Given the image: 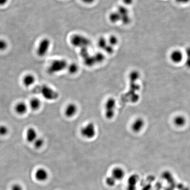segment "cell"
Returning a JSON list of instances; mask_svg holds the SVG:
<instances>
[{"label":"cell","instance_id":"1","mask_svg":"<svg viewBox=\"0 0 190 190\" xmlns=\"http://www.w3.org/2000/svg\"><path fill=\"white\" fill-rule=\"evenodd\" d=\"M140 73L138 71L134 70L130 72L129 75V90L122 97L123 100L131 102H137L139 100V95L137 93L139 89V85L137 82L140 78Z\"/></svg>","mask_w":190,"mask_h":190},{"label":"cell","instance_id":"2","mask_svg":"<svg viewBox=\"0 0 190 190\" xmlns=\"http://www.w3.org/2000/svg\"><path fill=\"white\" fill-rule=\"evenodd\" d=\"M33 93L39 94L47 100H56L59 97V94L56 90L46 85H37L33 89Z\"/></svg>","mask_w":190,"mask_h":190},{"label":"cell","instance_id":"3","mask_svg":"<svg viewBox=\"0 0 190 190\" xmlns=\"http://www.w3.org/2000/svg\"><path fill=\"white\" fill-rule=\"evenodd\" d=\"M68 63L63 59H56L51 61L47 68V72L50 75L59 73L67 68Z\"/></svg>","mask_w":190,"mask_h":190},{"label":"cell","instance_id":"4","mask_svg":"<svg viewBox=\"0 0 190 190\" xmlns=\"http://www.w3.org/2000/svg\"><path fill=\"white\" fill-rule=\"evenodd\" d=\"M116 107V100L114 98L109 97L106 100L104 105V113L107 119L111 120L114 118Z\"/></svg>","mask_w":190,"mask_h":190},{"label":"cell","instance_id":"5","mask_svg":"<svg viewBox=\"0 0 190 190\" xmlns=\"http://www.w3.org/2000/svg\"><path fill=\"white\" fill-rule=\"evenodd\" d=\"M80 134L85 139H93L96 134V128L93 122H89L80 128Z\"/></svg>","mask_w":190,"mask_h":190},{"label":"cell","instance_id":"6","mask_svg":"<svg viewBox=\"0 0 190 190\" xmlns=\"http://www.w3.org/2000/svg\"><path fill=\"white\" fill-rule=\"evenodd\" d=\"M70 43L73 46L80 49L87 47L91 44V41L89 38L80 34H75L71 36Z\"/></svg>","mask_w":190,"mask_h":190},{"label":"cell","instance_id":"7","mask_svg":"<svg viewBox=\"0 0 190 190\" xmlns=\"http://www.w3.org/2000/svg\"><path fill=\"white\" fill-rule=\"evenodd\" d=\"M51 45V41L49 38H45L42 39L37 47V55L40 57H43L46 56L49 51Z\"/></svg>","mask_w":190,"mask_h":190},{"label":"cell","instance_id":"8","mask_svg":"<svg viewBox=\"0 0 190 190\" xmlns=\"http://www.w3.org/2000/svg\"><path fill=\"white\" fill-rule=\"evenodd\" d=\"M117 11L121 16V22L122 24L124 25L129 24L131 19L127 7L123 5H119L117 7Z\"/></svg>","mask_w":190,"mask_h":190},{"label":"cell","instance_id":"9","mask_svg":"<svg viewBox=\"0 0 190 190\" xmlns=\"http://www.w3.org/2000/svg\"><path fill=\"white\" fill-rule=\"evenodd\" d=\"M78 111V107L76 104L70 103L66 105L64 109V114L68 118L75 117Z\"/></svg>","mask_w":190,"mask_h":190},{"label":"cell","instance_id":"10","mask_svg":"<svg viewBox=\"0 0 190 190\" xmlns=\"http://www.w3.org/2000/svg\"><path fill=\"white\" fill-rule=\"evenodd\" d=\"M144 124L145 122L143 119L141 118H137L131 124L132 131L135 133H139L144 128Z\"/></svg>","mask_w":190,"mask_h":190},{"label":"cell","instance_id":"11","mask_svg":"<svg viewBox=\"0 0 190 190\" xmlns=\"http://www.w3.org/2000/svg\"><path fill=\"white\" fill-rule=\"evenodd\" d=\"M171 61L175 64L181 63L183 60V54L182 51L179 50H174L170 55Z\"/></svg>","mask_w":190,"mask_h":190},{"label":"cell","instance_id":"12","mask_svg":"<svg viewBox=\"0 0 190 190\" xmlns=\"http://www.w3.org/2000/svg\"><path fill=\"white\" fill-rule=\"evenodd\" d=\"M38 137L36 130L33 127L28 129L26 133V138L29 143H34Z\"/></svg>","mask_w":190,"mask_h":190},{"label":"cell","instance_id":"13","mask_svg":"<svg viewBox=\"0 0 190 190\" xmlns=\"http://www.w3.org/2000/svg\"><path fill=\"white\" fill-rule=\"evenodd\" d=\"M35 177L38 181L43 182L48 179L49 174L45 168H39L36 171Z\"/></svg>","mask_w":190,"mask_h":190},{"label":"cell","instance_id":"14","mask_svg":"<svg viewBox=\"0 0 190 190\" xmlns=\"http://www.w3.org/2000/svg\"><path fill=\"white\" fill-rule=\"evenodd\" d=\"M111 176L117 180H121L124 178L125 172L122 168L115 167L113 168L111 172Z\"/></svg>","mask_w":190,"mask_h":190},{"label":"cell","instance_id":"15","mask_svg":"<svg viewBox=\"0 0 190 190\" xmlns=\"http://www.w3.org/2000/svg\"><path fill=\"white\" fill-rule=\"evenodd\" d=\"M28 108V106L23 102H20L17 103L15 107L16 112L18 114L23 115L26 113Z\"/></svg>","mask_w":190,"mask_h":190},{"label":"cell","instance_id":"16","mask_svg":"<svg viewBox=\"0 0 190 190\" xmlns=\"http://www.w3.org/2000/svg\"><path fill=\"white\" fill-rule=\"evenodd\" d=\"M36 78L32 74H28L23 77L22 83L26 87H30L35 83Z\"/></svg>","mask_w":190,"mask_h":190},{"label":"cell","instance_id":"17","mask_svg":"<svg viewBox=\"0 0 190 190\" xmlns=\"http://www.w3.org/2000/svg\"><path fill=\"white\" fill-rule=\"evenodd\" d=\"M121 16L117 10L110 12L108 16L109 21L113 24L121 22Z\"/></svg>","mask_w":190,"mask_h":190},{"label":"cell","instance_id":"18","mask_svg":"<svg viewBox=\"0 0 190 190\" xmlns=\"http://www.w3.org/2000/svg\"><path fill=\"white\" fill-rule=\"evenodd\" d=\"M41 101L37 98H34L30 100L29 107L33 110H37L41 107Z\"/></svg>","mask_w":190,"mask_h":190},{"label":"cell","instance_id":"19","mask_svg":"<svg viewBox=\"0 0 190 190\" xmlns=\"http://www.w3.org/2000/svg\"><path fill=\"white\" fill-rule=\"evenodd\" d=\"M173 122L176 126L179 127H182L184 126L186 123V119L185 117L183 116L178 115L174 118Z\"/></svg>","mask_w":190,"mask_h":190},{"label":"cell","instance_id":"20","mask_svg":"<svg viewBox=\"0 0 190 190\" xmlns=\"http://www.w3.org/2000/svg\"><path fill=\"white\" fill-rule=\"evenodd\" d=\"M83 59L84 63L85 64V66H88V67H92L96 64L93 55L91 56L90 55H89Z\"/></svg>","mask_w":190,"mask_h":190},{"label":"cell","instance_id":"21","mask_svg":"<svg viewBox=\"0 0 190 190\" xmlns=\"http://www.w3.org/2000/svg\"><path fill=\"white\" fill-rule=\"evenodd\" d=\"M66 69L71 75H75L78 73L79 71V67L77 63H71L70 64H68Z\"/></svg>","mask_w":190,"mask_h":190},{"label":"cell","instance_id":"22","mask_svg":"<svg viewBox=\"0 0 190 190\" xmlns=\"http://www.w3.org/2000/svg\"><path fill=\"white\" fill-rule=\"evenodd\" d=\"M107 39L108 44L113 47H114L119 44V38L115 35L113 34V35H110Z\"/></svg>","mask_w":190,"mask_h":190},{"label":"cell","instance_id":"23","mask_svg":"<svg viewBox=\"0 0 190 190\" xmlns=\"http://www.w3.org/2000/svg\"><path fill=\"white\" fill-rule=\"evenodd\" d=\"M108 45V43L107 41V39L105 38V37H100L98 40V46L103 50H104V49Z\"/></svg>","mask_w":190,"mask_h":190},{"label":"cell","instance_id":"24","mask_svg":"<svg viewBox=\"0 0 190 190\" xmlns=\"http://www.w3.org/2000/svg\"><path fill=\"white\" fill-rule=\"evenodd\" d=\"M96 64L101 63L105 61V57L104 54L102 52H96L93 55Z\"/></svg>","mask_w":190,"mask_h":190},{"label":"cell","instance_id":"25","mask_svg":"<svg viewBox=\"0 0 190 190\" xmlns=\"http://www.w3.org/2000/svg\"><path fill=\"white\" fill-rule=\"evenodd\" d=\"M138 179L139 178L137 175L134 174L130 176L128 180V185L136 186L138 182Z\"/></svg>","mask_w":190,"mask_h":190},{"label":"cell","instance_id":"26","mask_svg":"<svg viewBox=\"0 0 190 190\" xmlns=\"http://www.w3.org/2000/svg\"><path fill=\"white\" fill-rule=\"evenodd\" d=\"M34 145L36 149H40L44 144V140L41 137H37V139L34 141Z\"/></svg>","mask_w":190,"mask_h":190},{"label":"cell","instance_id":"27","mask_svg":"<svg viewBox=\"0 0 190 190\" xmlns=\"http://www.w3.org/2000/svg\"><path fill=\"white\" fill-rule=\"evenodd\" d=\"M9 132V129L6 125H0V136H5L7 135Z\"/></svg>","mask_w":190,"mask_h":190},{"label":"cell","instance_id":"28","mask_svg":"<svg viewBox=\"0 0 190 190\" xmlns=\"http://www.w3.org/2000/svg\"><path fill=\"white\" fill-rule=\"evenodd\" d=\"M116 180L112 176L107 177L106 179V183L107 185L110 187H113L115 184Z\"/></svg>","mask_w":190,"mask_h":190},{"label":"cell","instance_id":"29","mask_svg":"<svg viewBox=\"0 0 190 190\" xmlns=\"http://www.w3.org/2000/svg\"><path fill=\"white\" fill-rule=\"evenodd\" d=\"M7 43L4 39H0V51H5L7 48Z\"/></svg>","mask_w":190,"mask_h":190},{"label":"cell","instance_id":"30","mask_svg":"<svg viewBox=\"0 0 190 190\" xmlns=\"http://www.w3.org/2000/svg\"><path fill=\"white\" fill-rule=\"evenodd\" d=\"M114 47H113L108 44L107 47L104 49V51H105L106 53L107 54L112 55L114 52Z\"/></svg>","mask_w":190,"mask_h":190},{"label":"cell","instance_id":"31","mask_svg":"<svg viewBox=\"0 0 190 190\" xmlns=\"http://www.w3.org/2000/svg\"><path fill=\"white\" fill-rule=\"evenodd\" d=\"M11 190H24L22 186L19 184H15L13 185Z\"/></svg>","mask_w":190,"mask_h":190},{"label":"cell","instance_id":"32","mask_svg":"<svg viewBox=\"0 0 190 190\" xmlns=\"http://www.w3.org/2000/svg\"><path fill=\"white\" fill-rule=\"evenodd\" d=\"M134 0H122L123 4L126 6L131 5L134 3Z\"/></svg>","mask_w":190,"mask_h":190},{"label":"cell","instance_id":"33","mask_svg":"<svg viewBox=\"0 0 190 190\" xmlns=\"http://www.w3.org/2000/svg\"><path fill=\"white\" fill-rule=\"evenodd\" d=\"M176 2L181 5H185L189 3L190 0H175Z\"/></svg>","mask_w":190,"mask_h":190},{"label":"cell","instance_id":"34","mask_svg":"<svg viewBox=\"0 0 190 190\" xmlns=\"http://www.w3.org/2000/svg\"><path fill=\"white\" fill-rule=\"evenodd\" d=\"M80 1L86 5H91L95 2V0H80Z\"/></svg>","mask_w":190,"mask_h":190},{"label":"cell","instance_id":"35","mask_svg":"<svg viewBox=\"0 0 190 190\" xmlns=\"http://www.w3.org/2000/svg\"><path fill=\"white\" fill-rule=\"evenodd\" d=\"M185 65L188 68L190 69V57H187L185 62Z\"/></svg>","mask_w":190,"mask_h":190},{"label":"cell","instance_id":"36","mask_svg":"<svg viewBox=\"0 0 190 190\" xmlns=\"http://www.w3.org/2000/svg\"><path fill=\"white\" fill-rule=\"evenodd\" d=\"M185 54L187 57H190V46L188 47L185 49Z\"/></svg>","mask_w":190,"mask_h":190},{"label":"cell","instance_id":"37","mask_svg":"<svg viewBox=\"0 0 190 190\" xmlns=\"http://www.w3.org/2000/svg\"><path fill=\"white\" fill-rule=\"evenodd\" d=\"M127 190H136V186L128 185Z\"/></svg>","mask_w":190,"mask_h":190},{"label":"cell","instance_id":"38","mask_svg":"<svg viewBox=\"0 0 190 190\" xmlns=\"http://www.w3.org/2000/svg\"><path fill=\"white\" fill-rule=\"evenodd\" d=\"M8 0H0V5L1 6H3V5H5L8 2Z\"/></svg>","mask_w":190,"mask_h":190}]
</instances>
